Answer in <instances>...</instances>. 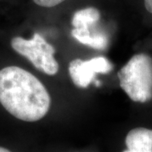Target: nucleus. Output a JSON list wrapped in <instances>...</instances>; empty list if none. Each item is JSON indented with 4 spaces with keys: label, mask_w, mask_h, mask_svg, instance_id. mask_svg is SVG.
I'll return each mask as SVG.
<instances>
[{
    "label": "nucleus",
    "mask_w": 152,
    "mask_h": 152,
    "mask_svg": "<svg viewBox=\"0 0 152 152\" xmlns=\"http://www.w3.org/2000/svg\"><path fill=\"white\" fill-rule=\"evenodd\" d=\"M125 144L129 150L135 152H152V129L136 128L126 136Z\"/></svg>",
    "instance_id": "39448f33"
},
{
    "label": "nucleus",
    "mask_w": 152,
    "mask_h": 152,
    "mask_svg": "<svg viewBox=\"0 0 152 152\" xmlns=\"http://www.w3.org/2000/svg\"><path fill=\"white\" fill-rule=\"evenodd\" d=\"M121 88L134 102L152 99V58L145 53L134 55L118 73Z\"/></svg>",
    "instance_id": "f03ea898"
},
{
    "label": "nucleus",
    "mask_w": 152,
    "mask_h": 152,
    "mask_svg": "<svg viewBox=\"0 0 152 152\" xmlns=\"http://www.w3.org/2000/svg\"><path fill=\"white\" fill-rule=\"evenodd\" d=\"M145 8L150 14H152V0H144Z\"/></svg>",
    "instance_id": "1a4fd4ad"
},
{
    "label": "nucleus",
    "mask_w": 152,
    "mask_h": 152,
    "mask_svg": "<svg viewBox=\"0 0 152 152\" xmlns=\"http://www.w3.org/2000/svg\"><path fill=\"white\" fill-rule=\"evenodd\" d=\"M71 34L80 43L89 46L96 50H105L107 47V38L102 34L91 35L90 30L73 29Z\"/></svg>",
    "instance_id": "423d86ee"
},
{
    "label": "nucleus",
    "mask_w": 152,
    "mask_h": 152,
    "mask_svg": "<svg viewBox=\"0 0 152 152\" xmlns=\"http://www.w3.org/2000/svg\"><path fill=\"white\" fill-rule=\"evenodd\" d=\"M100 12L96 8H86L77 11L72 18V26L78 30H89L100 20Z\"/></svg>",
    "instance_id": "0eeeda50"
},
{
    "label": "nucleus",
    "mask_w": 152,
    "mask_h": 152,
    "mask_svg": "<svg viewBox=\"0 0 152 152\" xmlns=\"http://www.w3.org/2000/svg\"><path fill=\"white\" fill-rule=\"evenodd\" d=\"M11 47L17 53L27 58L38 70L48 75H55L59 69L55 59V48L40 34L35 33L30 40L15 37L11 40Z\"/></svg>",
    "instance_id": "7ed1b4c3"
},
{
    "label": "nucleus",
    "mask_w": 152,
    "mask_h": 152,
    "mask_svg": "<svg viewBox=\"0 0 152 152\" xmlns=\"http://www.w3.org/2000/svg\"><path fill=\"white\" fill-rule=\"evenodd\" d=\"M123 152H135L134 151H132V150H129V149H127V150H125V151H124Z\"/></svg>",
    "instance_id": "9b49d317"
},
{
    "label": "nucleus",
    "mask_w": 152,
    "mask_h": 152,
    "mask_svg": "<svg viewBox=\"0 0 152 152\" xmlns=\"http://www.w3.org/2000/svg\"><path fill=\"white\" fill-rule=\"evenodd\" d=\"M64 1L66 0H33V2L36 4L41 6V7H45V8L55 7V6L62 4Z\"/></svg>",
    "instance_id": "6e6552de"
},
{
    "label": "nucleus",
    "mask_w": 152,
    "mask_h": 152,
    "mask_svg": "<svg viewBox=\"0 0 152 152\" xmlns=\"http://www.w3.org/2000/svg\"><path fill=\"white\" fill-rule=\"evenodd\" d=\"M0 103L11 115L25 122H37L48 113L51 97L37 78L17 66L0 70Z\"/></svg>",
    "instance_id": "f257e3e1"
},
{
    "label": "nucleus",
    "mask_w": 152,
    "mask_h": 152,
    "mask_svg": "<svg viewBox=\"0 0 152 152\" xmlns=\"http://www.w3.org/2000/svg\"><path fill=\"white\" fill-rule=\"evenodd\" d=\"M0 152H11L10 150L6 149V148H4V147L0 146Z\"/></svg>",
    "instance_id": "9d476101"
},
{
    "label": "nucleus",
    "mask_w": 152,
    "mask_h": 152,
    "mask_svg": "<svg viewBox=\"0 0 152 152\" xmlns=\"http://www.w3.org/2000/svg\"><path fill=\"white\" fill-rule=\"evenodd\" d=\"M112 69L113 64L105 57H96L86 61L76 58L69 65L71 80L80 88L88 87L97 74H107Z\"/></svg>",
    "instance_id": "20e7f679"
}]
</instances>
